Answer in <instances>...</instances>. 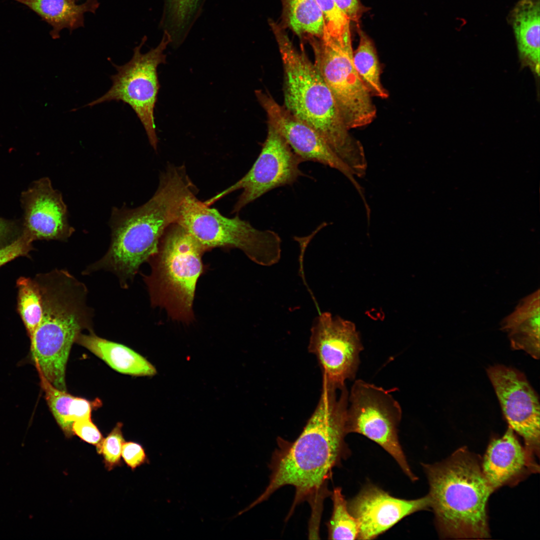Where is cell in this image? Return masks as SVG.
<instances>
[{
    "label": "cell",
    "instance_id": "ffe728a7",
    "mask_svg": "<svg viewBox=\"0 0 540 540\" xmlns=\"http://www.w3.org/2000/svg\"><path fill=\"white\" fill-rule=\"evenodd\" d=\"M22 4L39 16L52 28L50 34L54 39L60 37L64 28L70 33L84 25V14H95L98 8V0H86L82 4L76 0H13Z\"/></svg>",
    "mask_w": 540,
    "mask_h": 540
},
{
    "label": "cell",
    "instance_id": "4fadbf2b",
    "mask_svg": "<svg viewBox=\"0 0 540 540\" xmlns=\"http://www.w3.org/2000/svg\"><path fill=\"white\" fill-rule=\"evenodd\" d=\"M256 94L266 114L268 124L282 136L302 162H314L334 168L346 176L356 189L360 188L350 168L315 129L278 104L268 93L258 90Z\"/></svg>",
    "mask_w": 540,
    "mask_h": 540
},
{
    "label": "cell",
    "instance_id": "52a82bcc",
    "mask_svg": "<svg viewBox=\"0 0 540 540\" xmlns=\"http://www.w3.org/2000/svg\"><path fill=\"white\" fill-rule=\"evenodd\" d=\"M306 40L313 50L314 64L331 91L348 128H360L372 122L376 108L354 67L352 40L340 42L326 34L321 38Z\"/></svg>",
    "mask_w": 540,
    "mask_h": 540
},
{
    "label": "cell",
    "instance_id": "9c48e42d",
    "mask_svg": "<svg viewBox=\"0 0 540 540\" xmlns=\"http://www.w3.org/2000/svg\"><path fill=\"white\" fill-rule=\"evenodd\" d=\"M402 418L401 406L390 391L362 380L354 381L348 394V434L358 433L376 442L414 482L417 477L408 465L398 438Z\"/></svg>",
    "mask_w": 540,
    "mask_h": 540
},
{
    "label": "cell",
    "instance_id": "cb8c5ba5",
    "mask_svg": "<svg viewBox=\"0 0 540 540\" xmlns=\"http://www.w3.org/2000/svg\"><path fill=\"white\" fill-rule=\"evenodd\" d=\"M359 43L353 52V62L362 82L372 96L387 98L388 92L381 82V67L372 39L358 26Z\"/></svg>",
    "mask_w": 540,
    "mask_h": 540
},
{
    "label": "cell",
    "instance_id": "4dcf8cb0",
    "mask_svg": "<svg viewBox=\"0 0 540 540\" xmlns=\"http://www.w3.org/2000/svg\"><path fill=\"white\" fill-rule=\"evenodd\" d=\"M122 455L126 463L132 470L149 463V459L144 448L137 442H124Z\"/></svg>",
    "mask_w": 540,
    "mask_h": 540
},
{
    "label": "cell",
    "instance_id": "8fae6325",
    "mask_svg": "<svg viewBox=\"0 0 540 540\" xmlns=\"http://www.w3.org/2000/svg\"><path fill=\"white\" fill-rule=\"evenodd\" d=\"M302 162L282 136L268 124L266 140L250 169L236 183L204 202L210 206L226 195L242 190L232 210L238 213L270 190L296 182L304 175L299 168Z\"/></svg>",
    "mask_w": 540,
    "mask_h": 540
},
{
    "label": "cell",
    "instance_id": "83f0119b",
    "mask_svg": "<svg viewBox=\"0 0 540 540\" xmlns=\"http://www.w3.org/2000/svg\"><path fill=\"white\" fill-rule=\"evenodd\" d=\"M118 423L112 432L96 446L97 451L102 454L106 467L110 470L120 464L122 446L124 444L122 428Z\"/></svg>",
    "mask_w": 540,
    "mask_h": 540
},
{
    "label": "cell",
    "instance_id": "5bb4252c",
    "mask_svg": "<svg viewBox=\"0 0 540 540\" xmlns=\"http://www.w3.org/2000/svg\"><path fill=\"white\" fill-rule=\"evenodd\" d=\"M430 504L428 496L412 500L398 498L370 484L348 502L358 524V540L375 538L406 516L428 509Z\"/></svg>",
    "mask_w": 540,
    "mask_h": 540
},
{
    "label": "cell",
    "instance_id": "d4e9b609",
    "mask_svg": "<svg viewBox=\"0 0 540 540\" xmlns=\"http://www.w3.org/2000/svg\"><path fill=\"white\" fill-rule=\"evenodd\" d=\"M18 290V308L20 314L30 338L42 316V304L38 284L29 278H20L17 281Z\"/></svg>",
    "mask_w": 540,
    "mask_h": 540
},
{
    "label": "cell",
    "instance_id": "8992f818",
    "mask_svg": "<svg viewBox=\"0 0 540 540\" xmlns=\"http://www.w3.org/2000/svg\"><path fill=\"white\" fill-rule=\"evenodd\" d=\"M176 222L186 229L204 250L217 247L238 248L252 262L264 266L280 260L282 240L276 232L258 230L238 216H225L198 200L196 194L184 199Z\"/></svg>",
    "mask_w": 540,
    "mask_h": 540
},
{
    "label": "cell",
    "instance_id": "7c38bea8",
    "mask_svg": "<svg viewBox=\"0 0 540 540\" xmlns=\"http://www.w3.org/2000/svg\"><path fill=\"white\" fill-rule=\"evenodd\" d=\"M504 416L531 452H539L540 403L525 376L519 371L496 365L487 370Z\"/></svg>",
    "mask_w": 540,
    "mask_h": 540
},
{
    "label": "cell",
    "instance_id": "44dd1931",
    "mask_svg": "<svg viewBox=\"0 0 540 540\" xmlns=\"http://www.w3.org/2000/svg\"><path fill=\"white\" fill-rule=\"evenodd\" d=\"M39 376L40 386L52 415L65 434L71 436L73 434L72 425L74 422L80 419L91 418L92 403L58 389L44 376Z\"/></svg>",
    "mask_w": 540,
    "mask_h": 540
},
{
    "label": "cell",
    "instance_id": "603a6c76",
    "mask_svg": "<svg viewBox=\"0 0 540 540\" xmlns=\"http://www.w3.org/2000/svg\"><path fill=\"white\" fill-rule=\"evenodd\" d=\"M204 1L164 0L160 26L170 34L174 46L184 42L199 16Z\"/></svg>",
    "mask_w": 540,
    "mask_h": 540
},
{
    "label": "cell",
    "instance_id": "6da1fadb",
    "mask_svg": "<svg viewBox=\"0 0 540 540\" xmlns=\"http://www.w3.org/2000/svg\"><path fill=\"white\" fill-rule=\"evenodd\" d=\"M346 386L322 384L318 405L298 438L289 442L278 437L269 468L270 481L264 491L248 507L268 500L278 489L292 486L295 495L288 518L299 504L308 501L312 513L321 512L333 468L348 456L345 442L348 404Z\"/></svg>",
    "mask_w": 540,
    "mask_h": 540
},
{
    "label": "cell",
    "instance_id": "f1b7e54d",
    "mask_svg": "<svg viewBox=\"0 0 540 540\" xmlns=\"http://www.w3.org/2000/svg\"><path fill=\"white\" fill-rule=\"evenodd\" d=\"M33 240L26 233L22 234L10 244L0 248V266L22 256L30 250Z\"/></svg>",
    "mask_w": 540,
    "mask_h": 540
},
{
    "label": "cell",
    "instance_id": "2e32d148",
    "mask_svg": "<svg viewBox=\"0 0 540 540\" xmlns=\"http://www.w3.org/2000/svg\"><path fill=\"white\" fill-rule=\"evenodd\" d=\"M532 452L524 448L508 426L504 434L494 440L484 455L482 468L493 490L512 483L529 470L536 472Z\"/></svg>",
    "mask_w": 540,
    "mask_h": 540
},
{
    "label": "cell",
    "instance_id": "1f68e13d",
    "mask_svg": "<svg viewBox=\"0 0 540 540\" xmlns=\"http://www.w3.org/2000/svg\"><path fill=\"white\" fill-rule=\"evenodd\" d=\"M340 11L350 21L358 22L363 14L368 11V7L364 6L360 0H334Z\"/></svg>",
    "mask_w": 540,
    "mask_h": 540
},
{
    "label": "cell",
    "instance_id": "4316f807",
    "mask_svg": "<svg viewBox=\"0 0 540 540\" xmlns=\"http://www.w3.org/2000/svg\"><path fill=\"white\" fill-rule=\"evenodd\" d=\"M322 14L324 34L340 42L351 40L350 20L340 11L334 0H315Z\"/></svg>",
    "mask_w": 540,
    "mask_h": 540
},
{
    "label": "cell",
    "instance_id": "30bf717a",
    "mask_svg": "<svg viewBox=\"0 0 540 540\" xmlns=\"http://www.w3.org/2000/svg\"><path fill=\"white\" fill-rule=\"evenodd\" d=\"M363 350L352 322L329 312H319L313 321L308 350L316 356L322 384L340 388L346 380H354Z\"/></svg>",
    "mask_w": 540,
    "mask_h": 540
},
{
    "label": "cell",
    "instance_id": "e0dca14e",
    "mask_svg": "<svg viewBox=\"0 0 540 540\" xmlns=\"http://www.w3.org/2000/svg\"><path fill=\"white\" fill-rule=\"evenodd\" d=\"M540 0H518L509 12L508 24L516 40L522 67L540 76Z\"/></svg>",
    "mask_w": 540,
    "mask_h": 540
},
{
    "label": "cell",
    "instance_id": "ba28073f",
    "mask_svg": "<svg viewBox=\"0 0 540 540\" xmlns=\"http://www.w3.org/2000/svg\"><path fill=\"white\" fill-rule=\"evenodd\" d=\"M146 39L144 36L140 44L134 48L133 56L129 62L122 66L112 64L117 73L110 76L112 86L105 94L86 106L113 100L128 104L141 122L151 146L156 150L158 139L154 109L160 88L157 68L166 62L164 52L171 44L172 39L168 32H164L160 44L142 54V48Z\"/></svg>",
    "mask_w": 540,
    "mask_h": 540
},
{
    "label": "cell",
    "instance_id": "d6a6232c",
    "mask_svg": "<svg viewBox=\"0 0 540 540\" xmlns=\"http://www.w3.org/2000/svg\"><path fill=\"white\" fill-rule=\"evenodd\" d=\"M15 224L12 220L0 218V240L12 230Z\"/></svg>",
    "mask_w": 540,
    "mask_h": 540
},
{
    "label": "cell",
    "instance_id": "836d02e7",
    "mask_svg": "<svg viewBox=\"0 0 540 540\" xmlns=\"http://www.w3.org/2000/svg\"><path fill=\"white\" fill-rule=\"evenodd\" d=\"M76 0L78 1V0Z\"/></svg>",
    "mask_w": 540,
    "mask_h": 540
},
{
    "label": "cell",
    "instance_id": "9a60e30c",
    "mask_svg": "<svg viewBox=\"0 0 540 540\" xmlns=\"http://www.w3.org/2000/svg\"><path fill=\"white\" fill-rule=\"evenodd\" d=\"M24 211V232L36 240L65 241L74 232L62 194L48 178L34 182L21 196Z\"/></svg>",
    "mask_w": 540,
    "mask_h": 540
},
{
    "label": "cell",
    "instance_id": "d6986e66",
    "mask_svg": "<svg viewBox=\"0 0 540 540\" xmlns=\"http://www.w3.org/2000/svg\"><path fill=\"white\" fill-rule=\"evenodd\" d=\"M75 342L119 372L134 376H152L156 373L155 367L138 352L126 346L99 337L92 330L88 334L81 332Z\"/></svg>",
    "mask_w": 540,
    "mask_h": 540
},
{
    "label": "cell",
    "instance_id": "484cf974",
    "mask_svg": "<svg viewBox=\"0 0 540 540\" xmlns=\"http://www.w3.org/2000/svg\"><path fill=\"white\" fill-rule=\"evenodd\" d=\"M333 509L331 518L326 524L329 540H355L358 536L356 520L350 512L348 502L340 488H335L331 493Z\"/></svg>",
    "mask_w": 540,
    "mask_h": 540
},
{
    "label": "cell",
    "instance_id": "ac0fdd59",
    "mask_svg": "<svg viewBox=\"0 0 540 540\" xmlns=\"http://www.w3.org/2000/svg\"><path fill=\"white\" fill-rule=\"evenodd\" d=\"M540 289L522 298L514 310L500 322L514 350L540 357Z\"/></svg>",
    "mask_w": 540,
    "mask_h": 540
},
{
    "label": "cell",
    "instance_id": "3957f363",
    "mask_svg": "<svg viewBox=\"0 0 540 540\" xmlns=\"http://www.w3.org/2000/svg\"><path fill=\"white\" fill-rule=\"evenodd\" d=\"M268 24L282 62L284 106L315 129L350 168H358L366 159L363 147L350 134L319 71L304 51L296 48L284 28L272 20Z\"/></svg>",
    "mask_w": 540,
    "mask_h": 540
},
{
    "label": "cell",
    "instance_id": "7402d4cb",
    "mask_svg": "<svg viewBox=\"0 0 540 540\" xmlns=\"http://www.w3.org/2000/svg\"><path fill=\"white\" fill-rule=\"evenodd\" d=\"M282 27L288 28L300 38H321L324 24L315 0H280Z\"/></svg>",
    "mask_w": 540,
    "mask_h": 540
},
{
    "label": "cell",
    "instance_id": "5b68a950",
    "mask_svg": "<svg viewBox=\"0 0 540 540\" xmlns=\"http://www.w3.org/2000/svg\"><path fill=\"white\" fill-rule=\"evenodd\" d=\"M204 251L178 223L167 228L152 261V272L144 277L153 304L162 306L175 318L188 319L192 316Z\"/></svg>",
    "mask_w": 540,
    "mask_h": 540
},
{
    "label": "cell",
    "instance_id": "f546056e",
    "mask_svg": "<svg viewBox=\"0 0 540 540\" xmlns=\"http://www.w3.org/2000/svg\"><path fill=\"white\" fill-rule=\"evenodd\" d=\"M72 430L73 433L84 441L96 446L103 440L100 432L91 418L76 420L72 424Z\"/></svg>",
    "mask_w": 540,
    "mask_h": 540
},
{
    "label": "cell",
    "instance_id": "7a4b0ae2",
    "mask_svg": "<svg viewBox=\"0 0 540 540\" xmlns=\"http://www.w3.org/2000/svg\"><path fill=\"white\" fill-rule=\"evenodd\" d=\"M196 192L184 166L168 164L147 202L134 208H112L108 250L83 274L108 270L118 276L122 288H128L140 265L158 252L160 240L167 228L176 222L184 199Z\"/></svg>",
    "mask_w": 540,
    "mask_h": 540
},
{
    "label": "cell",
    "instance_id": "277c9868",
    "mask_svg": "<svg viewBox=\"0 0 540 540\" xmlns=\"http://www.w3.org/2000/svg\"><path fill=\"white\" fill-rule=\"evenodd\" d=\"M430 485V508L443 538H488L486 514L488 498L494 492L476 456L460 448L448 459L423 464Z\"/></svg>",
    "mask_w": 540,
    "mask_h": 540
}]
</instances>
